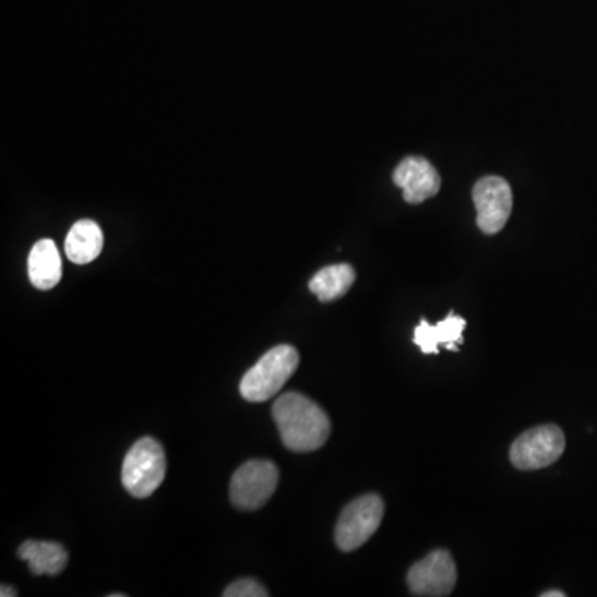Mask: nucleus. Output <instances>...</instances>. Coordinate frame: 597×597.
I'll return each mask as SVG.
<instances>
[{
  "instance_id": "nucleus-1",
  "label": "nucleus",
  "mask_w": 597,
  "mask_h": 597,
  "mask_svg": "<svg viewBox=\"0 0 597 597\" xmlns=\"http://www.w3.org/2000/svg\"><path fill=\"white\" fill-rule=\"evenodd\" d=\"M273 417L284 446L290 452H315L331 437V420L315 402L306 395L289 392L280 395L273 407Z\"/></svg>"
},
{
  "instance_id": "nucleus-2",
  "label": "nucleus",
  "mask_w": 597,
  "mask_h": 597,
  "mask_svg": "<svg viewBox=\"0 0 597 597\" xmlns=\"http://www.w3.org/2000/svg\"><path fill=\"white\" fill-rule=\"evenodd\" d=\"M301 362L299 353L292 346L274 347L267 350L252 369L246 372L239 383L242 398L252 404L270 401L279 394L280 389L289 382Z\"/></svg>"
},
{
  "instance_id": "nucleus-3",
  "label": "nucleus",
  "mask_w": 597,
  "mask_h": 597,
  "mask_svg": "<svg viewBox=\"0 0 597 597\" xmlns=\"http://www.w3.org/2000/svg\"><path fill=\"white\" fill-rule=\"evenodd\" d=\"M166 477V455L152 437L139 440L130 449L121 466L124 490L135 498H148L158 490Z\"/></svg>"
},
{
  "instance_id": "nucleus-4",
  "label": "nucleus",
  "mask_w": 597,
  "mask_h": 597,
  "mask_svg": "<svg viewBox=\"0 0 597 597\" xmlns=\"http://www.w3.org/2000/svg\"><path fill=\"white\" fill-rule=\"evenodd\" d=\"M385 504L379 494H363L344 508L335 526V545L341 551L350 552L366 545L383 520Z\"/></svg>"
},
{
  "instance_id": "nucleus-5",
  "label": "nucleus",
  "mask_w": 597,
  "mask_h": 597,
  "mask_svg": "<svg viewBox=\"0 0 597 597\" xmlns=\"http://www.w3.org/2000/svg\"><path fill=\"white\" fill-rule=\"evenodd\" d=\"M279 483V470L270 459H249L232 475L229 497L239 510L254 511L273 498Z\"/></svg>"
},
{
  "instance_id": "nucleus-6",
  "label": "nucleus",
  "mask_w": 597,
  "mask_h": 597,
  "mask_svg": "<svg viewBox=\"0 0 597 597\" xmlns=\"http://www.w3.org/2000/svg\"><path fill=\"white\" fill-rule=\"evenodd\" d=\"M566 449V437L558 425H541L520 435L511 445L510 459L523 471L541 470L558 462Z\"/></svg>"
},
{
  "instance_id": "nucleus-7",
  "label": "nucleus",
  "mask_w": 597,
  "mask_h": 597,
  "mask_svg": "<svg viewBox=\"0 0 597 597\" xmlns=\"http://www.w3.org/2000/svg\"><path fill=\"white\" fill-rule=\"evenodd\" d=\"M407 583L414 596H450L456 584V566L452 554L445 549L430 552L429 557L410 568Z\"/></svg>"
},
{
  "instance_id": "nucleus-8",
  "label": "nucleus",
  "mask_w": 597,
  "mask_h": 597,
  "mask_svg": "<svg viewBox=\"0 0 597 597\" xmlns=\"http://www.w3.org/2000/svg\"><path fill=\"white\" fill-rule=\"evenodd\" d=\"M477 225L485 235H497L506 226L513 210V191L501 177H485L474 187Z\"/></svg>"
},
{
  "instance_id": "nucleus-9",
  "label": "nucleus",
  "mask_w": 597,
  "mask_h": 597,
  "mask_svg": "<svg viewBox=\"0 0 597 597\" xmlns=\"http://www.w3.org/2000/svg\"><path fill=\"white\" fill-rule=\"evenodd\" d=\"M394 181L404 191V200L420 204L435 196L442 187V178L435 166L421 156H407L394 171Z\"/></svg>"
},
{
  "instance_id": "nucleus-10",
  "label": "nucleus",
  "mask_w": 597,
  "mask_h": 597,
  "mask_svg": "<svg viewBox=\"0 0 597 597\" xmlns=\"http://www.w3.org/2000/svg\"><path fill=\"white\" fill-rule=\"evenodd\" d=\"M466 329V321L459 315L450 312L446 319L439 324L432 325L429 322L420 321L415 327L414 343L423 354H439V347L446 346L450 350H459L463 344V331Z\"/></svg>"
},
{
  "instance_id": "nucleus-11",
  "label": "nucleus",
  "mask_w": 597,
  "mask_h": 597,
  "mask_svg": "<svg viewBox=\"0 0 597 597\" xmlns=\"http://www.w3.org/2000/svg\"><path fill=\"white\" fill-rule=\"evenodd\" d=\"M28 279L40 290L53 289L62 279V260L52 239H40L31 249Z\"/></svg>"
},
{
  "instance_id": "nucleus-12",
  "label": "nucleus",
  "mask_w": 597,
  "mask_h": 597,
  "mask_svg": "<svg viewBox=\"0 0 597 597\" xmlns=\"http://www.w3.org/2000/svg\"><path fill=\"white\" fill-rule=\"evenodd\" d=\"M17 554L21 560L27 561L34 576H57L69 564V552L60 542L31 539L19 548Z\"/></svg>"
},
{
  "instance_id": "nucleus-13",
  "label": "nucleus",
  "mask_w": 597,
  "mask_h": 597,
  "mask_svg": "<svg viewBox=\"0 0 597 597\" xmlns=\"http://www.w3.org/2000/svg\"><path fill=\"white\" fill-rule=\"evenodd\" d=\"M104 249V232L92 219H80L65 239V254L72 263L88 264L97 260Z\"/></svg>"
},
{
  "instance_id": "nucleus-14",
  "label": "nucleus",
  "mask_w": 597,
  "mask_h": 597,
  "mask_svg": "<svg viewBox=\"0 0 597 597\" xmlns=\"http://www.w3.org/2000/svg\"><path fill=\"white\" fill-rule=\"evenodd\" d=\"M354 283L356 270L350 264H334L319 271L309 283V289L319 297V301L332 302L346 296Z\"/></svg>"
},
{
  "instance_id": "nucleus-15",
  "label": "nucleus",
  "mask_w": 597,
  "mask_h": 597,
  "mask_svg": "<svg viewBox=\"0 0 597 597\" xmlns=\"http://www.w3.org/2000/svg\"><path fill=\"white\" fill-rule=\"evenodd\" d=\"M225 597H267L266 587L263 584L258 583L251 577H244V580L235 581L231 586L226 587Z\"/></svg>"
},
{
  "instance_id": "nucleus-16",
  "label": "nucleus",
  "mask_w": 597,
  "mask_h": 597,
  "mask_svg": "<svg viewBox=\"0 0 597 597\" xmlns=\"http://www.w3.org/2000/svg\"><path fill=\"white\" fill-rule=\"evenodd\" d=\"M0 596L2 597H14V596H17V593H15L14 589H12V587H8L5 586H2V590H0Z\"/></svg>"
},
{
  "instance_id": "nucleus-17",
  "label": "nucleus",
  "mask_w": 597,
  "mask_h": 597,
  "mask_svg": "<svg viewBox=\"0 0 597 597\" xmlns=\"http://www.w3.org/2000/svg\"><path fill=\"white\" fill-rule=\"evenodd\" d=\"M542 597H564L566 594L563 590H548V593H542Z\"/></svg>"
},
{
  "instance_id": "nucleus-18",
  "label": "nucleus",
  "mask_w": 597,
  "mask_h": 597,
  "mask_svg": "<svg viewBox=\"0 0 597 597\" xmlns=\"http://www.w3.org/2000/svg\"><path fill=\"white\" fill-rule=\"evenodd\" d=\"M110 597H124V594H110Z\"/></svg>"
}]
</instances>
